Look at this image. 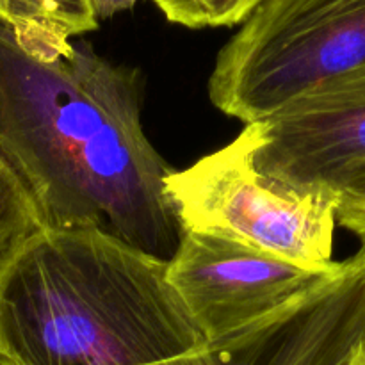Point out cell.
<instances>
[{"label":"cell","mask_w":365,"mask_h":365,"mask_svg":"<svg viewBox=\"0 0 365 365\" xmlns=\"http://www.w3.org/2000/svg\"><path fill=\"white\" fill-rule=\"evenodd\" d=\"M141 106L138 68L82 41L66 53L39 52L0 20V153L45 227H98L168 259L182 228Z\"/></svg>","instance_id":"cell-1"},{"label":"cell","mask_w":365,"mask_h":365,"mask_svg":"<svg viewBox=\"0 0 365 365\" xmlns=\"http://www.w3.org/2000/svg\"><path fill=\"white\" fill-rule=\"evenodd\" d=\"M153 255L98 227H43L0 267V362L145 365L207 339Z\"/></svg>","instance_id":"cell-2"},{"label":"cell","mask_w":365,"mask_h":365,"mask_svg":"<svg viewBox=\"0 0 365 365\" xmlns=\"http://www.w3.org/2000/svg\"><path fill=\"white\" fill-rule=\"evenodd\" d=\"M362 64L365 0H266L217 53L209 96L253 123Z\"/></svg>","instance_id":"cell-3"},{"label":"cell","mask_w":365,"mask_h":365,"mask_svg":"<svg viewBox=\"0 0 365 365\" xmlns=\"http://www.w3.org/2000/svg\"><path fill=\"white\" fill-rule=\"evenodd\" d=\"M255 130L182 171L164 189L182 230H212L303 264H330L339 192L282 184L255 166Z\"/></svg>","instance_id":"cell-4"},{"label":"cell","mask_w":365,"mask_h":365,"mask_svg":"<svg viewBox=\"0 0 365 365\" xmlns=\"http://www.w3.org/2000/svg\"><path fill=\"white\" fill-rule=\"evenodd\" d=\"M339 262H296L223 232L182 230L168 273L207 342H214L294 302L331 277Z\"/></svg>","instance_id":"cell-5"},{"label":"cell","mask_w":365,"mask_h":365,"mask_svg":"<svg viewBox=\"0 0 365 365\" xmlns=\"http://www.w3.org/2000/svg\"><path fill=\"white\" fill-rule=\"evenodd\" d=\"M252 125L260 173L292 187L339 192L365 166V64Z\"/></svg>","instance_id":"cell-6"},{"label":"cell","mask_w":365,"mask_h":365,"mask_svg":"<svg viewBox=\"0 0 365 365\" xmlns=\"http://www.w3.org/2000/svg\"><path fill=\"white\" fill-rule=\"evenodd\" d=\"M365 359V241L337 271L289 305L267 365H360Z\"/></svg>","instance_id":"cell-7"},{"label":"cell","mask_w":365,"mask_h":365,"mask_svg":"<svg viewBox=\"0 0 365 365\" xmlns=\"http://www.w3.org/2000/svg\"><path fill=\"white\" fill-rule=\"evenodd\" d=\"M0 20L48 53H66L73 46L71 38L98 29L91 0H0Z\"/></svg>","instance_id":"cell-8"},{"label":"cell","mask_w":365,"mask_h":365,"mask_svg":"<svg viewBox=\"0 0 365 365\" xmlns=\"http://www.w3.org/2000/svg\"><path fill=\"white\" fill-rule=\"evenodd\" d=\"M43 227V217L27 185L0 153V267Z\"/></svg>","instance_id":"cell-9"},{"label":"cell","mask_w":365,"mask_h":365,"mask_svg":"<svg viewBox=\"0 0 365 365\" xmlns=\"http://www.w3.org/2000/svg\"><path fill=\"white\" fill-rule=\"evenodd\" d=\"M266 0H153L168 21L187 29L245 24Z\"/></svg>","instance_id":"cell-10"},{"label":"cell","mask_w":365,"mask_h":365,"mask_svg":"<svg viewBox=\"0 0 365 365\" xmlns=\"http://www.w3.org/2000/svg\"><path fill=\"white\" fill-rule=\"evenodd\" d=\"M337 223L365 241V166L339 191Z\"/></svg>","instance_id":"cell-11"},{"label":"cell","mask_w":365,"mask_h":365,"mask_svg":"<svg viewBox=\"0 0 365 365\" xmlns=\"http://www.w3.org/2000/svg\"><path fill=\"white\" fill-rule=\"evenodd\" d=\"M135 2L138 0H91V6L98 20H103V18H110L121 13V11L130 9L135 6Z\"/></svg>","instance_id":"cell-12"},{"label":"cell","mask_w":365,"mask_h":365,"mask_svg":"<svg viewBox=\"0 0 365 365\" xmlns=\"http://www.w3.org/2000/svg\"><path fill=\"white\" fill-rule=\"evenodd\" d=\"M360 365H365V360H364V362H362V364H360Z\"/></svg>","instance_id":"cell-13"},{"label":"cell","mask_w":365,"mask_h":365,"mask_svg":"<svg viewBox=\"0 0 365 365\" xmlns=\"http://www.w3.org/2000/svg\"><path fill=\"white\" fill-rule=\"evenodd\" d=\"M0 365H6V364H4V362H0Z\"/></svg>","instance_id":"cell-14"},{"label":"cell","mask_w":365,"mask_h":365,"mask_svg":"<svg viewBox=\"0 0 365 365\" xmlns=\"http://www.w3.org/2000/svg\"><path fill=\"white\" fill-rule=\"evenodd\" d=\"M364 360H365V359H364Z\"/></svg>","instance_id":"cell-15"}]
</instances>
